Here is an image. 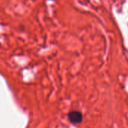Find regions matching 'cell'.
<instances>
[{"instance_id":"1","label":"cell","mask_w":128,"mask_h":128,"mask_svg":"<svg viewBox=\"0 0 128 128\" xmlns=\"http://www.w3.org/2000/svg\"><path fill=\"white\" fill-rule=\"evenodd\" d=\"M68 119L73 124H80L82 121V115L80 112L73 111L68 114Z\"/></svg>"}]
</instances>
